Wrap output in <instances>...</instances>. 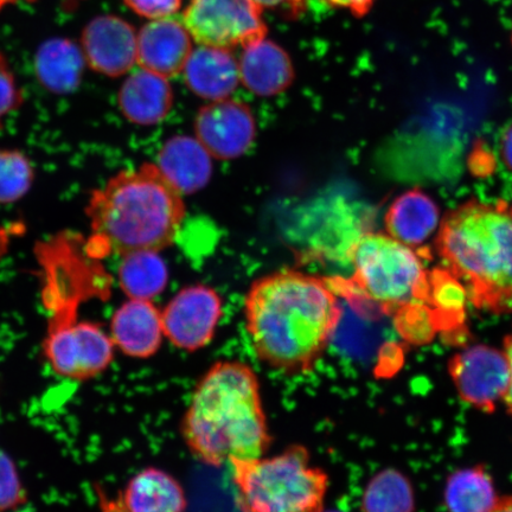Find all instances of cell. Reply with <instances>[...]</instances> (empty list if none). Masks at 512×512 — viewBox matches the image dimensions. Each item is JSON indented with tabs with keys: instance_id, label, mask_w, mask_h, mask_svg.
I'll return each instance as SVG.
<instances>
[{
	"instance_id": "6da1fadb",
	"label": "cell",
	"mask_w": 512,
	"mask_h": 512,
	"mask_svg": "<svg viewBox=\"0 0 512 512\" xmlns=\"http://www.w3.org/2000/svg\"><path fill=\"white\" fill-rule=\"evenodd\" d=\"M245 313L259 360L297 375L313 369L323 356L343 307L328 279L286 271L256 281L247 294Z\"/></svg>"
},
{
	"instance_id": "7a4b0ae2",
	"label": "cell",
	"mask_w": 512,
	"mask_h": 512,
	"mask_svg": "<svg viewBox=\"0 0 512 512\" xmlns=\"http://www.w3.org/2000/svg\"><path fill=\"white\" fill-rule=\"evenodd\" d=\"M181 432L191 453L210 466L264 456L272 437L254 370L239 361L215 363L192 394Z\"/></svg>"
},
{
	"instance_id": "3957f363",
	"label": "cell",
	"mask_w": 512,
	"mask_h": 512,
	"mask_svg": "<svg viewBox=\"0 0 512 512\" xmlns=\"http://www.w3.org/2000/svg\"><path fill=\"white\" fill-rule=\"evenodd\" d=\"M86 214L89 251L102 259L117 253L160 252L176 239L185 207L179 192L155 164L121 171L93 191Z\"/></svg>"
},
{
	"instance_id": "277c9868",
	"label": "cell",
	"mask_w": 512,
	"mask_h": 512,
	"mask_svg": "<svg viewBox=\"0 0 512 512\" xmlns=\"http://www.w3.org/2000/svg\"><path fill=\"white\" fill-rule=\"evenodd\" d=\"M437 247L473 305L497 315L512 312V209L507 204L471 201L452 211Z\"/></svg>"
},
{
	"instance_id": "5b68a950",
	"label": "cell",
	"mask_w": 512,
	"mask_h": 512,
	"mask_svg": "<svg viewBox=\"0 0 512 512\" xmlns=\"http://www.w3.org/2000/svg\"><path fill=\"white\" fill-rule=\"evenodd\" d=\"M242 512H320L329 476L293 445L273 458L230 460Z\"/></svg>"
},
{
	"instance_id": "8992f818",
	"label": "cell",
	"mask_w": 512,
	"mask_h": 512,
	"mask_svg": "<svg viewBox=\"0 0 512 512\" xmlns=\"http://www.w3.org/2000/svg\"><path fill=\"white\" fill-rule=\"evenodd\" d=\"M350 256L354 275L328 279L332 287L356 294L387 316L409 304L427 305L428 272L407 245L392 236L367 233L354 242Z\"/></svg>"
},
{
	"instance_id": "52a82bcc",
	"label": "cell",
	"mask_w": 512,
	"mask_h": 512,
	"mask_svg": "<svg viewBox=\"0 0 512 512\" xmlns=\"http://www.w3.org/2000/svg\"><path fill=\"white\" fill-rule=\"evenodd\" d=\"M35 253L42 268V300L50 313L48 326L76 322L83 303L110 298L111 275L80 234L62 232L38 242Z\"/></svg>"
},
{
	"instance_id": "ba28073f",
	"label": "cell",
	"mask_w": 512,
	"mask_h": 512,
	"mask_svg": "<svg viewBox=\"0 0 512 512\" xmlns=\"http://www.w3.org/2000/svg\"><path fill=\"white\" fill-rule=\"evenodd\" d=\"M200 46L232 50L262 40L267 27L252 0H191L182 19Z\"/></svg>"
},
{
	"instance_id": "9c48e42d",
	"label": "cell",
	"mask_w": 512,
	"mask_h": 512,
	"mask_svg": "<svg viewBox=\"0 0 512 512\" xmlns=\"http://www.w3.org/2000/svg\"><path fill=\"white\" fill-rule=\"evenodd\" d=\"M114 343L101 326L76 322L48 326L43 352L57 375L88 381L105 373L114 360Z\"/></svg>"
},
{
	"instance_id": "30bf717a",
	"label": "cell",
	"mask_w": 512,
	"mask_h": 512,
	"mask_svg": "<svg viewBox=\"0 0 512 512\" xmlns=\"http://www.w3.org/2000/svg\"><path fill=\"white\" fill-rule=\"evenodd\" d=\"M457 393L467 405L494 413L509 387L510 371L504 352L489 345H472L454 354L447 364Z\"/></svg>"
},
{
	"instance_id": "8fae6325",
	"label": "cell",
	"mask_w": 512,
	"mask_h": 512,
	"mask_svg": "<svg viewBox=\"0 0 512 512\" xmlns=\"http://www.w3.org/2000/svg\"><path fill=\"white\" fill-rule=\"evenodd\" d=\"M222 316V300L213 288H184L162 312L164 336L178 349L200 350L213 341Z\"/></svg>"
},
{
	"instance_id": "7c38bea8",
	"label": "cell",
	"mask_w": 512,
	"mask_h": 512,
	"mask_svg": "<svg viewBox=\"0 0 512 512\" xmlns=\"http://www.w3.org/2000/svg\"><path fill=\"white\" fill-rule=\"evenodd\" d=\"M195 132L211 157L229 160L245 155L252 146L256 125L251 108L243 102L224 99L201 108Z\"/></svg>"
},
{
	"instance_id": "4fadbf2b",
	"label": "cell",
	"mask_w": 512,
	"mask_h": 512,
	"mask_svg": "<svg viewBox=\"0 0 512 512\" xmlns=\"http://www.w3.org/2000/svg\"><path fill=\"white\" fill-rule=\"evenodd\" d=\"M81 49L95 72L119 78L137 63L138 34L123 18L96 17L82 32Z\"/></svg>"
},
{
	"instance_id": "5bb4252c",
	"label": "cell",
	"mask_w": 512,
	"mask_h": 512,
	"mask_svg": "<svg viewBox=\"0 0 512 512\" xmlns=\"http://www.w3.org/2000/svg\"><path fill=\"white\" fill-rule=\"evenodd\" d=\"M192 50L190 32L174 16L152 19L138 32L137 63L164 78L183 72Z\"/></svg>"
},
{
	"instance_id": "9a60e30c",
	"label": "cell",
	"mask_w": 512,
	"mask_h": 512,
	"mask_svg": "<svg viewBox=\"0 0 512 512\" xmlns=\"http://www.w3.org/2000/svg\"><path fill=\"white\" fill-rule=\"evenodd\" d=\"M111 338L121 352L133 358H150L162 347V312L151 300L130 299L115 311Z\"/></svg>"
},
{
	"instance_id": "2e32d148",
	"label": "cell",
	"mask_w": 512,
	"mask_h": 512,
	"mask_svg": "<svg viewBox=\"0 0 512 512\" xmlns=\"http://www.w3.org/2000/svg\"><path fill=\"white\" fill-rule=\"evenodd\" d=\"M239 72L243 86L264 98L284 93L294 80L290 56L266 37L243 48Z\"/></svg>"
},
{
	"instance_id": "e0dca14e",
	"label": "cell",
	"mask_w": 512,
	"mask_h": 512,
	"mask_svg": "<svg viewBox=\"0 0 512 512\" xmlns=\"http://www.w3.org/2000/svg\"><path fill=\"white\" fill-rule=\"evenodd\" d=\"M190 91L202 99H228L240 83L239 61L230 50L200 46L183 69Z\"/></svg>"
},
{
	"instance_id": "ac0fdd59",
	"label": "cell",
	"mask_w": 512,
	"mask_h": 512,
	"mask_svg": "<svg viewBox=\"0 0 512 512\" xmlns=\"http://www.w3.org/2000/svg\"><path fill=\"white\" fill-rule=\"evenodd\" d=\"M174 92L162 75L140 69L127 78L119 92V107L133 124L151 126L168 117Z\"/></svg>"
},
{
	"instance_id": "d6986e66",
	"label": "cell",
	"mask_w": 512,
	"mask_h": 512,
	"mask_svg": "<svg viewBox=\"0 0 512 512\" xmlns=\"http://www.w3.org/2000/svg\"><path fill=\"white\" fill-rule=\"evenodd\" d=\"M157 166L181 194H194L206 187L213 172L206 147L185 136L171 138L164 144Z\"/></svg>"
},
{
	"instance_id": "ffe728a7",
	"label": "cell",
	"mask_w": 512,
	"mask_h": 512,
	"mask_svg": "<svg viewBox=\"0 0 512 512\" xmlns=\"http://www.w3.org/2000/svg\"><path fill=\"white\" fill-rule=\"evenodd\" d=\"M185 509L187 498L181 484L155 467L140 471L124 491V512H184Z\"/></svg>"
},
{
	"instance_id": "44dd1931",
	"label": "cell",
	"mask_w": 512,
	"mask_h": 512,
	"mask_svg": "<svg viewBox=\"0 0 512 512\" xmlns=\"http://www.w3.org/2000/svg\"><path fill=\"white\" fill-rule=\"evenodd\" d=\"M85 66L82 49L66 38H53L43 43L35 60L38 81L49 92L59 95L76 91Z\"/></svg>"
},
{
	"instance_id": "7402d4cb",
	"label": "cell",
	"mask_w": 512,
	"mask_h": 512,
	"mask_svg": "<svg viewBox=\"0 0 512 512\" xmlns=\"http://www.w3.org/2000/svg\"><path fill=\"white\" fill-rule=\"evenodd\" d=\"M439 209L421 190L405 192L390 206L386 226L392 238L403 245H421L437 228Z\"/></svg>"
},
{
	"instance_id": "603a6c76",
	"label": "cell",
	"mask_w": 512,
	"mask_h": 512,
	"mask_svg": "<svg viewBox=\"0 0 512 512\" xmlns=\"http://www.w3.org/2000/svg\"><path fill=\"white\" fill-rule=\"evenodd\" d=\"M498 499L494 479L484 465L465 467L446 479L448 512H490Z\"/></svg>"
},
{
	"instance_id": "cb8c5ba5",
	"label": "cell",
	"mask_w": 512,
	"mask_h": 512,
	"mask_svg": "<svg viewBox=\"0 0 512 512\" xmlns=\"http://www.w3.org/2000/svg\"><path fill=\"white\" fill-rule=\"evenodd\" d=\"M169 273L157 252H136L124 256L119 283L130 299L151 300L168 285Z\"/></svg>"
},
{
	"instance_id": "d4e9b609",
	"label": "cell",
	"mask_w": 512,
	"mask_h": 512,
	"mask_svg": "<svg viewBox=\"0 0 512 512\" xmlns=\"http://www.w3.org/2000/svg\"><path fill=\"white\" fill-rule=\"evenodd\" d=\"M362 512H414V490L409 479L398 470L386 469L367 485L362 497Z\"/></svg>"
},
{
	"instance_id": "484cf974",
	"label": "cell",
	"mask_w": 512,
	"mask_h": 512,
	"mask_svg": "<svg viewBox=\"0 0 512 512\" xmlns=\"http://www.w3.org/2000/svg\"><path fill=\"white\" fill-rule=\"evenodd\" d=\"M466 288L456 275L444 268L428 272V302L440 326L453 328L464 319Z\"/></svg>"
},
{
	"instance_id": "4316f807",
	"label": "cell",
	"mask_w": 512,
	"mask_h": 512,
	"mask_svg": "<svg viewBox=\"0 0 512 512\" xmlns=\"http://www.w3.org/2000/svg\"><path fill=\"white\" fill-rule=\"evenodd\" d=\"M34 169L22 152L0 150V203H12L28 194Z\"/></svg>"
},
{
	"instance_id": "83f0119b",
	"label": "cell",
	"mask_w": 512,
	"mask_h": 512,
	"mask_svg": "<svg viewBox=\"0 0 512 512\" xmlns=\"http://www.w3.org/2000/svg\"><path fill=\"white\" fill-rule=\"evenodd\" d=\"M25 502L27 495L14 460L0 451V512L15 510Z\"/></svg>"
},
{
	"instance_id": "f1b7e54d",
	"label": "cell",
	"mask_w": 512,
	"mask_h": 512,
	"mask_svg": "<svg viewBox=\"0 0 512 512\" xmlns=\"http://www.w3.org/2000/svg\"><path fill=\"white\" fill-rule=\"evenodd\" d=\"M23 104V93L18 87L14 73L0 54V125L8 115L18 110Z\"/></svg>"
},
{
	"instance_id": "f546056e",
	"label": "cell",
	"mask_w": 512,
	"mask_h": 512,
	"mask_svg": "<svg viewBox=\"0 0 512 512\" xmlns=\"http://www.w3.org/2000/svg\"><path fill=\"white\" fill-rule=\"evenodd\" d=\"M137 15L159 19L174 16L181 9L182 0H124Z\"/></svg>"
},
{
	"instance_id": "4dcf8cb0",
	"label": "cell",
	"mask_w": 512,
	"mask_h": 512,
	"mask_svg": "<svg viewBox=\"0 0 512 512\" xmlns=\"http://www.w3.org/2000/svg\"><path fill=\"white\" fill-rule=\"evenodd\" d=\"M261 10L283 12L285 15L298 16L305 9L306 0H252Z\"/></svg>"
},
{
	"instance_id": "1f68e13d",
	"label": "cell",
	"mask_w": 512,
	"mask_h": 512,
	"mask_svg": "<svg viewBox=\"0 0 512 512\" xmlns=\"http://www.w3.org/2000/svg\"><path fill=\"white\" fill-rule=\"evenodd\" d=\"M335 8L347 10L351 15L362 18L369 14L376 0H324Z\"/></svg>"
},
{
	"instance_id": "d6a6232c",
	"label": "cell",
	"mask_w": 512,
	"mask_h": 512,
	"mask_svg": "<svg viewBox=\"0 0 512 512\" xmlns=\"http://www.w3.org/2000/svg\"><path fill=\"white\" fill-rule=\"evenodd\" d=\"M503 352L505 357H507L510 371L509 387L503 402L505 407H507V411L512 416V331L504 337Z\"/></svg>"
},
{
	"instance_id": "836d02e7",
	"label": "cell",
	"mask_w": 512,
	"mask_h": 512,
	"mask_svg": "<svg viewBox=\"0 0 512 512\" xmlns=\"http://www.w3.org/2000/svg\"><path fill=\"white\" fill-rule=\"evenodd\" d=\"M502 156L505 164L512 171V125L505 130L502 138Z\"/></svg>"
},
{
	"instance_id": "e575fe53",
	"label": "cell",
	"mask_w": 512,
	"mask_h": 512,
	"mask_svg": "<svg viewBox=\"0 0 512 512\" xmlns=\"http://www.w3.org/2000/svg\"><path fill=\"white\" fill-rule=\"evenodd\" d=\"M12 238V228L0 226V260H2L9 251Z\"/></svg>"
},
{
	"instance_id": "d590c367",
	"label": "cell",
	"mask_w": 512,
	"mask_h": 512,
	"mask_svg": "<svg viewBox=\"0 0 512 512\" xmlns=\"http://www.w3.org/2000/svg\"><path fill=\"white\" fill-rule=\"evenodd\" d=\"M490 512H512V496L499 497L495 508Z\"/></svg>"
},
{
	"instance_id": "8d00e7d4",
	"label": "cell",
	"mask_w": 512,
	"mask_h": 512,
	"mask_svg": "<svg viewBox=\"0 0 512 512\" xmlns=\"http://www.w3.org/2000/svg\"><path fill=\"white\" fill-rule=\"evenodd\" d=\"M18 2H34V0H0V11H2L5 6L15 4Z\"/></svg>"
},
{
	"instance_id": "74e56055",
	"label": "cell",
	"mask_w": 512,
	"mask_h": 512,
	"mask_svg": "<svg viewBox=\"0 0 512 512\" xmlns=\"http://www.w3.org/2000/svg\"><path fill=\"white\" fill-rule=\"evenodd\" d=\"M320 512H342V511H338V510H322Z\"/></svg>"
},
{
	"instance_id": "f35d334b",
	"label": "cell",
	"mask_w": 512,
	"mask_h": 512,
	"mask_svg": "<svg viewBox=\"0 0 512 512\" xmlns=\"http://www.w3.org/2000/svg\"><path fill=\"white\" fill-rule=\"evenodd\" d=\"M511 43H512V34H511Z\"/></svg>"
}]
</instances>
